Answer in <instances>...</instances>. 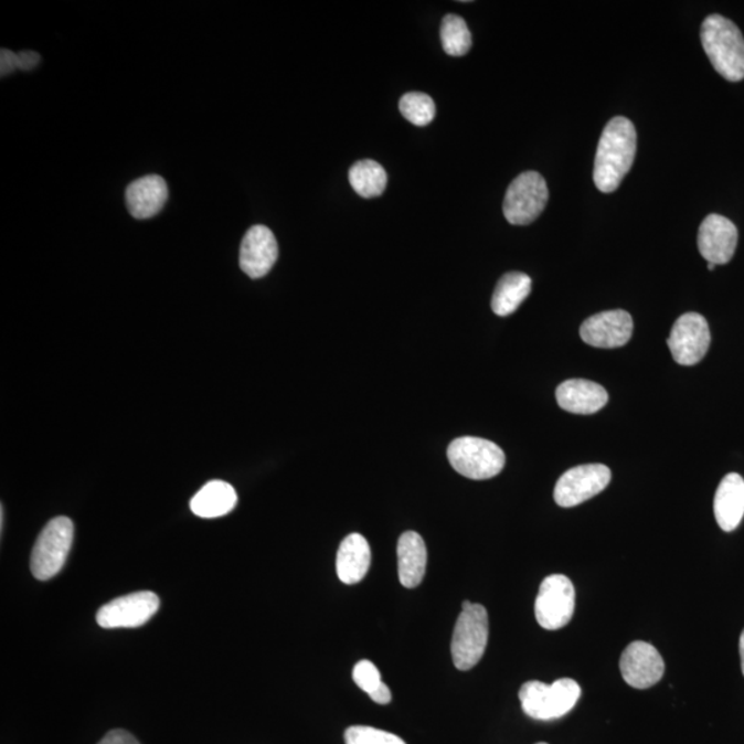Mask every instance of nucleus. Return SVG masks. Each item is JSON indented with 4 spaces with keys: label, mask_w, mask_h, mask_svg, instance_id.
<instances>
[{
    "label": "nucleus",
    "mask_w": 744,
    "mask_h": 744,
    "mask_svg": "<svg viewBox=\"0 0 744 744\" xmlns=\"http://www.w3.org/2000/svg\"><path fill=\"white\" fill-rule=\"evenodd\" d=\"M637 151L635 125L624 116H616L605 126L594 160L593 180L598 191L610 193L619 188L629 173Z\"/></svg>",
    "instance_id": "obj_1"
},
{
    "label": "nucleus",
    "mask_w": 744,
    "mask_h": 744,
    "mask_svg": "<svg viewBox=\"0 0 744 744\" xmlns=\"http://www.w3.org/2000/svg\"><path fill=\"white\" fill-rule=\"evenodd\" d=\"M701 39L710 63L730 82L744 79V38L734 22L720 14L703 21Z\"/></svg>",
    "instance_id": "obj_2"
},
{
    "label": "nucleus",
    "mask_w": 744,
    "mask_h": 744,
    "mask_svg": "<svg viewBox=\"0 0 744 744\" xmlns=\"http://www.w3.org/2000/svg\"><path fill=\"white\" fill-rule=\"evenodd\" d=\"M581 695L580 684L571 679L554 681L552 685L541 681H529L519 692L523 712L529 718L540 721L564 718L575 708Z\"/></svg>",
    "instance_id": "obj_3"
},
{
    "label": "nucleus",
    "mask_w": 744,
    "mask_h": 744,
    "mask_svg": "<svg viewBox=\"0 0 744 744\" xmlns=\"http://www.w3.org/2000/svg\"><path fill=\"white\" fill-rule=\"evenodd\" d=\"M447 457L457 474L471 480L492 479L507 464L502 448L480 437L457 438L449 444Z\"/></svg>",
    "instance_id": "obj_4"
},
{
    "label": "nucleus",
    "mask_w": 744,
    "mask_h": 744,
    "mask_svg": "<svg viewBox=\"0 0 744 744\" xmlns=\"http://www.w3.org/2000/svg\"><path fill=\"white\" fill-rule=\"evenodd\" d=\"M487 609L481 604L465 602L463 613L455 624L451 655L455 668L460 671L474 669L486 652L488 642Z\"/></svg>",
    "instance_id": "obj_5"
},
{
    "label": "nucleus",
    "mask_w": 744,
    "mask_h": 744,
    "mask_svg": "<svg viewBox=\"0 0 744 744\" xmlns=\"http://www.w3.org/2000/svg\"><path fill=\"white\" fill-rule=\"evenodd\" d=\"M74 523L68 518H55L39 534L31 554L32 575L49 581L65 565L74 542Z\"/></svg>",
    "instance_id": "obj_6"
},
{
    "label": "nucleus",
    "mask_w": 744,
    "mask_h": 744,
    "mask_svg": "<svg viewBox=\"0 0 744 744\" xmlns=\"http://www.w3.org/2000/svg\"><path fill=\"white\" fill-rule=\"evenodd\" d=\"M549 189L536 171H525L513 180L503 200V214L512 225H529L545 210Z\"/></svg>",
    "instance_id": "obj_7"
},
{
    "label": "nucleus",
    "mask_w": 744,
    "mask_h": 744,
    "mask_svg": "<svg viewBox=\"0 0 744 744\" xmlns=\"http://www.w3.org/2000/svg\"><path fill=\"white\" fill-rule=\"evenodd\" d=\"M575 613V587L565 575L543 580L535 602L538 624L546 630L563 629Z\"/></svg>",
    "instance_id": "obj_8"
},
{
    "label": "nucleus",
    "mask_w": 744,
    "mask_h": 744,
    "mask_svg": "<svg viewBox=\"0 0 744 744\" xmlns=\"http://www.w3.org/2000/svg\"><path fill=\"white\" fill-rule=\"evenodd\" d=\"M610 481V470L605 465H581L566 470L554 488V501L561 508H574L598 496Z\"/></svg>",
    "instance_id": "obj_9"
},
{
    "label": "nucleus",
    "mask_w": 744,
    "mask_h": 744,
    "mask_svg": "<svg viewBox=\"0 0 744 744\" xmlns=\"http://www.w3.org/2000/svg\"><path fill=\"white\" fill-rule=\"evenodd\" d=\"M159 607L160 599L152 592L126 594L98 609L97 624L104 629H132L146 625Z\"/></svg>",
    "instance_id": "obj_10"
},
{
    "label": "nucleus",
    "mask_w": 744,
    "mask_h": 744,
    "mask_svg": "<svg viewBox=\"0 0 744 744\" xmlns=\"http://www.w3.org/2000/svg\"><path fill=\"white\" fill-rule=\"evenodd\" d=\"M708 320L699 313L682 315L668 340L671 357L681 365H693L706 357L710 347Z\"/></svg>",
    "instance_id": "obj_11"
},
{
    "label": "nucleus",
    "mask_w": 744,
    "mask_h": 744,
    "mask_svg": "<svg viewBox=\"0 0 744 744\" xmlns=\"http://www.w3.org/2000/svg\"><path fill=\"white\" fill-rule=\"evenodd\" d=\"M619 666L624 680L637 690L658 684L665 674L663 658L657 648L646 641L631 642L621 653Z\"/></svg>",
    "instance_id": "obj_12"
},
{
    "label": "nucleus",
    "mask_w": 744,
    "mask_h": 744,
    "mask_svg": "<svg viewBox=\"0 0 744 744\" xmlns=\"http://www.w3.org/2000/svg\"><path fill=\"white\" fill-rule=\"evenodd\" d=\"M631 334V316L620 309L594 315L581 326L582 341L594 348L624 347L630 341Z\"/></svg>",
    "instance_id": "obj_13"
},
{
    "label": "nucleus",
    "mask_w": 744,
    "mask_h": 744,
    "mask_svg": "<svg viewBox=\"0 0 744 744\" xmlns=\"http://www.w3.org/2000/svg\"><path fill=\"white\" fill-rule=\"evenodd\" d=\"M737 227L723 215L710 214L698 233V247L709 264L725 265L734 257L737 246Z\"/></svg>",
    "instance_id": "obj_14"
},
{
    "label": "nucleus",
    "mask_w": 744,
    "mask_h": 744,
    "mask_svg": "<svg viewBox=\"0 0 744 744\" xmlns=\"http://www.w3.org/2000/svg\"><path fill=\"white\" fill-rule=\"evenodd\" d=\"M279 257L274 232L265 225L249 227L243 237L241 247V268L252 279L268 275Z\"/></svg>",
    "instance_id": "obj_15"
},
{
    "label": "nucleus",
    "mask_w": 744,
    "mask_h": 744,
    "mask_svg": "<svg viewBox=\"0 0 744 744\" xmlns=\"http://www.w3.org/2000/svg\"><path fill=\"white\" fill-rule=\"evenodd\" d=\"M169 199L168 182L160 176H146L126 189V204L137 220H148L163 210Z\"/></svg>",
    "instance_id": "obj_16"
},
{
    "label": "nucleus",
    "mask_w": 744,
    "mask_h": 744,
    "mask_svg": "<svg viewBox=\"0 0 744 744\" xmlns=\"http://www.w3.org/2000/svg\"><path fill=\"white\" fill-rule=\"evenodd\" d=\"M557 403L572 414L591 415L605 407L608 393L596 382L568 380L557 387Z\"/></svg>",
    "instance_id": "obj_17"
},
{
    "label": "nucleus",
    "mask_w": 744,
    "mask_h": 744,
    "mask_svg": "<svg viewBox=\"0 0 744 744\" xmlns=\"http://www.w3.org/2000/svg\"><path fill=\"white\" fill-rule=\"evenodd\" d=\"M714 514L720 529L731 532L742 523L744 516V480L741 475H726L714 497Z\"/></svg>",
    "instance_id": "obj_18"
},
{
    "label": "nucleus",
    "mask_w": 744,
    "mask_h": 744,
    "mask_svg": "<svg viewBox=\"0 0 744 744\" xmlns=\"http://www.w3.org/2000/svg\"><path fill=\"white\" fill-rule=\"evenodd\" d=\"M371 565V549L368 540L351 534L342 541L337 553V574L346 585H357L368 575Z\"/></svg>",
    "instance_id": "obj_19"
},
{
    "label": "nucleus",
    "mask_w": 744,
    "mask_h": 744,
    "mask_svg": "<svg viewBox=\"0 0 744 744\" xmlns=\"http://www.w3.org/2000/svg\"><path fill=\"white\" fill-rule=\"evenodd\" d=\"M397 561L400 583L407 588L419 586L427 565L426 545L419 534L408 531L400 536Z\"/></svg>",
    "instance_id": "obj_20"
},
{
    "label": "nucleus",
    "mask_w": 744,
    "mask_h": 744,
    "mask_svg": "<svg viewBox=\"0 0 744 744\" xmlns=\"http://www.w3.org/2000/svg\"><path fill=\"white\" fill-rule=\"evenodd\" d=\"M236 503L235 488L225 481L213 480L191 499V510L198 518L216 519L231 513Z\"/></svg>",
    "instance_id": "obj_21"
},
{
    "label": "nucleus",
    "mask_w": 744,
    "mask_h": 744,
    "mask_svg": "<svg viewBox=\"0 0 744 744\" xmlns=\"http://www.w3.org/2000/svg\"><path fill=\"white\" fill-rule=\"evenodd\" d=\"M531 277L521 272H510L498 281L496 291H493L491 308L493 313L509 316L519 309L520 305L531 293Z\"/></svg>",
    "instance_id": "obj_22"
},
{
    "label": "nucleus",
    "mask_w": 744,
    "mask_h": 744,
    "mask_svg": "<svg viewBox=\"0 0 744 744\" xmlns=\"http://www.w3.org/2000/svg\"><path fill=\"white\" fill-rule=\"evenodd\" d=\"M349 182L359 196L376 198L385 192L387 176L385 169L375 160H360L349 170Z\"/></svg>",
    "instance_id": "obj_23"
},
{
    "label": "nucleus",
    "mask_w": 744,
    "mask_h": 744,
    "mask_svg": "<svg viewBox=\"0 0 744 744\" xmlns=\"http://www.w3.org/2000/svg\"><path fill=\"white\" fill-rule=\"evenodd\" d=\"M440 36L444 52L454 57L465 55L471 47V33L468 24L463 17L457 14L444 17Z\"/></svg>",
    "instance_id": "obj_24"
},
{
    "label": "nucleus",
    "mask_w": 744,
    "mask_h": 744,
    "mask_svg": "<svg viewBox=\"0 0 744 744\" xmlns=\"http://www.w3.org/2000/svg\"><path fill=\"white\" fill-rule=\"evenodd\" d=\"M398 108L405 119L419 127L432 124L436 116L435 102L424 93L404 94L400 99Z\"/></svg>",
    "instance_id": "obj_25"
},
{
    "label": "nucleus",
    "mask_w": 744,
    "mask_h": 744,
    "mask_svg": "<svg viewBox=\"0 0 744 744\" xmlns=\"http://www.w3.org/2000/svg\"><path fill=\"white\" fill-rule=\"evenodd\" d=\"M347 744H407L402 737L391 732L372 729V726L354 725L346 732Z\"/></svg>",
    "instance_id": "obj_26"
},
{
    "label": "nucleus",
    "mask_w": 744,
    "mask_h": 744,
    "mask_svg": "<svg viewBox=\"0 0 744 744\" xmlns=\"http://www.w3.org/2000/svg\"><path fill=\"white\" fill-rule=\"evenodd\" d=\"M353 681L357 682L360 690L369 693V697L383 684L380 670H378L376 666L370 662V660H360V662L354 666Z\"/></svg>",
    "instance_id": "obj_27"
},
{
    "label": "nucleus",
    "mask_w": 744,
    "mask_h": 744,
    "mask_svg": "<svg viewBox=\"0 0 744 744\" xmlns=\"http://www.w3.org/2000/svg\"><path fill=\"white\" fill-rule=\"evenodd\" d=\"M15 70H19L17 54L9 49H2V52H0V75H2V77L9 76L10 74H13Z\"/></svg>",
    "instance_id": "obj_28"
},
{
    "label": "nucleus",
    "mask_w": 744,
    "mask_h": 744,
    "mask_svg": "<svg viewBox=\"0 0 744 744\" xmlns=\"http://www.w3.org/2000/svg\"><path fill=\"white\" fill-rule=\"evenodd\" d=\"M98 744H140L135 736L124 730L110 731Z\"/></svg>",
    "instance_id": "obj_29"
},
{
    "label": "nucleus",
    "mask_w": 744,
    "mask_h": 744,
    "mask_svg": "<svg viewBox=\"0 0 744 744\" xmlns=\"http://www.w3.org/2000/svg\"><path fill=\"white\" fill-rule=\"evenodd\" d=\"M41 61V55L32 50H25V52L17 53V63H19V70L21 71H31Z\"/></svg>",
    "instance_id": "obj_30"
},
{
    "label": "nucleus",
    "mask_w": 744,
    "mask_h": 744,
    "mask_svg": "<svg viewBox=\"0 0 744 744\" xmlns=\"http://www.w3.org/2000/svg\"><path fill=\"white\" fill-rule=\"evenodd\" d=\"M370 698L378 704H387L392 701V692L387 685L382 684L374 693H371Z\"/></svg>",
    "instance_id": "obj_31"
},
{
    "label": "nucleus",
    "mask_w": 744,
    "mask_h": 744,
    "mask_svg": "<svg viewBox=\"0 0 744 744\" xmlns=\"http://www.w3.org/2000/svg\"><path fill=\"white\" fill-rule=\"evenodd\" d=\"M740 651H741V659H742V671L744 676V630L741 636V641H740Z\"/></svg>",
    "instance_id": "obj_32"
},
{
    "label": "nucleus",
    "mask_w": 744,
    "mask_h": 744,
    "mask_svg": "<svg viewBox=\"0 0 744 744\" xmlns=\"http://www.w3.org/2000/svg\"><path fill=\"white\" fill-rule=\"evenodd\" d=\"M715 266H718V265L709 264V265H708V268H709V270H713V269L715 268Z\"/></svg>",
    "instance_id": "obj_33"
},
{
    "label": "nucleus",
    "mask_w": 744,
    "mask_h": 744,
    "mask_svg": "<svg viewBox=\"0 0 744 744\" xmlns=\"http://www.w3.org/2000/svg\"><path fill=\"white\" fill-rule=\"evenodd\" d=\"M536 744H548V743H536Z\"/></svg>",
    "instance_id": "obj_34"
}]
</instances>
